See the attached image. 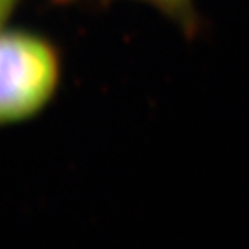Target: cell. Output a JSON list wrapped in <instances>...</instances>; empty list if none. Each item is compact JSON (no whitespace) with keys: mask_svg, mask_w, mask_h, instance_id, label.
I'll list each match as a JSON object with an SVG mask.
<instances>
[{"mask_svg":"<svg viewBox=\"0 0 249 249\" xmlns=\"http://www.w3.org/2000/svg\"><path fill=\"white\" fill-rule=\"evenodd\" d=\"M16 4H18V0H0V28L9 19V16L12 14Z\"/></svg>","mask_w":249,"mask_h":249,"instance_id":"3","label":"cell"},{"mask_svg":"<svg viewBox=\"0 0 249 249\" xmlns=\"http://www.w3.org/2000/svg\"><path fill=\"white\" fill-rule=\"evenodd\" d=\"M145 2L182 21L192 19V0H145Z\"/></svg>","mask_w":249,"mask_h":249,"instance_id":"2","label":"cell"},{"mask_svg":"<svg viewBox=\"0 0 249 249\" xmlns=\"http://www.w3.org/2000/svg\"><path fill=\"white\" fill-rule=\"evenodd\" d=\"M61 73L59 52L49 40L0 28V126L23 123L45 109Z\"/></svg>","mask_w":249,"mask_h":249,"instance_id":"1","label":"cell"}]
</instances>
